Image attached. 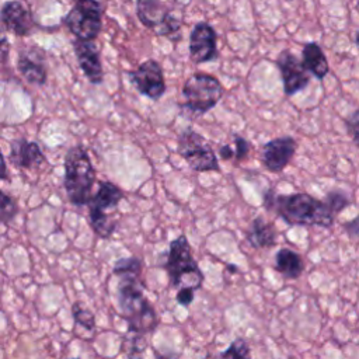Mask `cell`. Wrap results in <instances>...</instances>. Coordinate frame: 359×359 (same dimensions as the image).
I'll list each match as a JSON object with an SVG mask.
<instances>
[{"mask_svg":"<svg viewBox=\"0 0 359 359\" xmlns=\"http://www.w3.org/2000/svg\"><path fill=\"white\" fill-rule=\"evenodd\" d=\"M264 208L275 212L289 226H317L330 229L334 224L335 215L328 205L310 194H276L266 189L262 196Z\"/></svg>","mask_w":359,"mask_h":359,"instance_id":"cell-1","label":"cell"},{"mask_svg":"<svg viewBox=\"0 0 359 359\" xmlns=\"http://www.w3.org/2000/svg\"><path fill=\"white\" fill-rule=\"evenodd\" d=\"M116 304L121 317L128 324V332L144 335L157 328L158 317L144 294L146 285L137 273L118 276Z\"/></svg>","mask_w":359,"mask_h":359,"instance_id":"cell-2","label":"cell"},{"mask_svg":"<svg viewBox=\"0 0 359 359\" xmlns=\"http://www.w3.org/2000/svg\"><path fill=\"white\" fill-rule=\"evenodd\" d=\"M95 170L87 150L77 144L67 150L65 156L63 187L67 199L74 206H86L93 198Z\"/></svg>","mask_w":359,"mask_h":359,"instance_id":"cell-3","label":"cell"},{"mask_svg":"<svg viewBox=\"0 0 359 359\" xmlns=\"http://www.w3.org/2000/svg\"><path fill=\"white\" fill-rule=\"evenodd\" d=\"M163 268L167 272L170 286L174 289L189 286L198 290L203 285L205 275L192 257L191 245L185 234H180L170 241Z\"/></svg>","mask_w":359,"mask_h":359,"instance_id":"cell-4","label":"cell"},{"mask_svg":"<svg viewBox=\"0 0 359 359\" xmlns=\"http://www.w3.org/2000/svg\"><path fill=\"white\" fill-rule=\"evenodd\" d=\"M123 199V191L111 181H101L93 195L88 206V224L93 231L104 240H108L116 230L118 220L112 213L116 212Z\"/></svg>","mask_w":359,"mask_h":359,"instance_id":"cell-5","label":"cell"},{"mask_svg":"<svg viewBox=\"0 0 359 359\" xmlns=\"http://www.w3.org/2000/svg\"><path fill=\"white\" fill-rule=\"evenodd\" d=\"M223 86L220 80L212 74L196 72L191 74L182 86L184 104L181 109L192 116H199L216 107L223 97Z\"/></svg>","mask_w":359,"mask_h":359,"instance_id":"cell-6","label":"cell"},{"mask_svg":"<svg viewBox=\"0 0 359 359\" xmlns=\"http://www.w3.org/2000/svg\"><path fill=\"white\" fill-rule=\"evenodd\" d=\"M177 151L196 172L220 170L213 147L205 136L195 132L192 128H187L180 133Z\"/></svg>","mask_w":359,"mask_h":359,"instance_id":"cell-7","label":"cell"},{"mask_svg":"<svg viewBox=\"0 0 359 359\" xmlns=\"http://www.w3.org/2000/svg\"><path fill=\"white\" fill-rule=\"evenodd\" d=\"M136 15L157 36L171 41L181 39V21L161 0H136Z\"/></svg>","mask_w":359,"mask_h":359,"instance_id":"cell-8","label":"cell"},{"mask_svg":"<svg viewBox=\"0 0 359 359\" xmlns=\"http://www.w3.org/2000/svg\"><path fill=\"white\" fill-rule=\"evenodd\" d=\"M69 31L83 41H94L102 28V6L98 0H84L74 6L65 15Z\"/></svg>","mask_w":359,"mask_h":359,"instance_id":"cell-9","label":"cell"},{"mask_svg":"<svg viewBox=\"0 0 359 359\" xmlns=\"http://www.w3.org/2000/svg\"><path fill=\"white\" fill-rule=\"evenodd\" d=\"M129 80L144 97L157 101L165 93V80L161 65L154 59L142 62L135 70L129 72Z\"/></svg>","mask_w":359,"mask_h":359,"instance_id":"cell-10","label":"cell"},{"mask_svg":"<svg viewBox=\"0 0 359 359\" xmlns=\"http://www.w3.org/2000/svg\"><path fill=\"white\" fill-rule=\"evenodd\" d=\"M275 65L279 69L283 83V93L286 95H294L296 93L304 90L310 83V74L303 62L299 60V57L289 49H285L278 55Z\"/></svg>","mask_w":359,"mask_h":359,"instance_id":"cell-11","label":"cell"},{"mask_svg":"<svg viewBox=\"0 0 359 359\" xmlns=\"http://www.w3.org/2000/svg\"><path fill=\"white\" fill-rule=\"evenodd\" d=\"M189 57L195 65L217 57V34L209 22L199 21L194 25L189 34Z\"/></svg>","mask_w":359,"mask_h":359,"instance_id":"cell-12","label":"cell"},{"mask_svg":"<svg viewBox=\"0 0 359 359\" xmlns=\"http://www.w3.org/2000/svg\"><path fill=\"white\" fill-rule=\"evenodd\" d=\"M297 143L292 136H280L266 142L261 149V163L271 172L283 171L292 161Z\"/></svg>","mask_w":359,"mask_h":359,"instance_id":"cell-13","label":"cell"},{"mask_svg":"<svg viewBox=\"0 0 359 359\" xmlns=\"http://www.w3.org/2000/svg\"><path fill=\"white\" fill-rule=\"evenodd\" d=\"M73 50L79 63V67L91 84H101L104 80V69L100 57L98 46L94 41H73Z\"/></svg>","mask_w":359,"mask_h":359,"instance_id":"cell-14","label":"cell"},{"mask_svg":"<svg viewBox=\"0 0 359 359\" xmlns=\"http://www.w3.org/2000/svg\"><path fill=\"white\" fill-rule=\"evenodd\" d=\"M0 17L3 28L17 36L28 35L34 27V20L28 7L20 0L4 1Z\"/></svg>","mask_w":359,"mask_h":359,"instance_id":"cell-15","label":"cell"},{"mask_svg":"<svg viewBox=\"0 0 359 359\" xmlns=\"http://www.w3.org/2000/svg\"><path fill=\"white\" fill-rule=\"evenodd\" d=\"M17 69L20 74L32 86L42 87L48 80L45 57L39 48H25L18 52Z\"/></svg>","mask_w":359,"mask_h":359,"instance_id":"cell-16","label":"cell"},{"mask_svg":"<svg viewBox=\"0 0 359 359\" xmlns=\"http://www.w3.org/2000/svg\"><path fill=\"white\" fill-rule=\"evenodd\" d=\"M8 160L20 170L38 168L46 163V157L39 144L36 142L27 140L25 137H17L10 143Z\"/></svg>","mask_w":359,"mask_h":359,"instance_id":"cell-17","label":"cell"},{"mask_svg":"<svg viewBox=\"0 0 359 359\" xmlns=\"http://www.w3.org/2000/svg\"><path fill=\"white\" fill-rule=\"evenodd\" d=\"M276 237L275 224L265 220L264 216H255L245 231V240L254 248H271L276 244Z\"/></svg>","mask_w":359,"mask_h":359,"instance_id":"cell-18","label":"cell"},{"mask_svg":"<svg viewBox=\"0 0 359 359\" xmlns=\"http://www.w3.org/2000/svg\"><path fill=\"white\" fill-rule=\"evenodd\" d=\"M302 62L307 72L317 80H323L330 73L327 56L317 42H307L302 49Z\"/></svg>","mask_w":359,"mask_h":359,"instance_id":"cell-19","label":"cell"},{"mask_svg":"<svg viewBox=\"0 0 359 359\" xmlns=\"http://www.w3.org/2000/svg\"><path fill=\"white\" fill-rule=\"evenodd\" d=\"M273 268L285 279H297L304 271V261L302 255L294 250L282 247L275 254Z\"/></svg>","mask_w":359,"mask_h":359,"instance_id":"cell-20","label":"cell"},{"mask_svg":"<svg viewBox=\"0 0 359 359\" xmlns=\"http://www.w3.org/2000/svg\"><path fill=\"white\" fill-rule=\"evenodd\" d=\"M213 359H252L251 348L243 337H238L231 341V344L224 351L217 353Z\"/></svg>","mask_w":359,"mask_h":359,"instance_id":"cell-21","label":"cell"},{"mask_svg":"<svg viewBox=\"0 0 359 359\" xmlns=\"http://www.w3.org/2000/svg\"><path fill=\"white\" fill-rule=\"evenodd\" d=\"M72 317L76 325L83 327L84 330L93 332L95 330V316L91 310L83 307L79 302L72 304Z\"/></svg>","mask_w":359,"mask_h":359,"instance_id":"cell-22","label":"cell"},{"mask_svg":"<svg viewBox=\"0 0 359 359\" xmlns=\"http://www.w3.org/2000/svg\"><path fill=\"white\" fill-rule=\"evenodd\" d=\"M143 264L137 257H126V258H119L114 262L112 266V273L115 276H122L128 273H142Z\"/></svg>","mask_w":359,"mask_h":359,"instance_id":"cell-23","label":"cell"},{"mask_svg":"<svg viewBox=\"0 0 359 359\" xmlns=\"http://www.w3.org/2000/svg\"><path fill=\"white\" fill-rule=\"evenodd\" d=\"M324 202L328 205L334 215H338L351 205L349 196L342 189H331L327 192Z\"/></svg>","mask_w":359,"mask_h":359,"instance_id":"cell-24","label":"cell"},{"mask_svg":"<svg viewBox=\"0 0 359 359\" xmlns=\"http://www.w3.org/2000/svg\"><path fill=\"white\" fill-rule=\"evenodd\" d=\"M18 213V205L13 196L7 192H1V203H0V219L3 224L10 223Z\"/></svg>","mask_w":359,"mask_h":359,"instance_id":"cell-25","label":"cell"},{"mask_svg":"<svg viewBox=\"0 0 359 359\" xmlns=\"http://www.w3.org/2000/svg\"><path fill=\"white\" fill-rule=\"evenodd\" d=\"M345 129L353 144L359 149V108L353 109L344 118Z\"/></svg>","mask_w":359,"mask_h":359,"instance_id":"cell-26","label":"cell"},{"mask_svg":"<svg viewBox=\"0 0 359 359\" xmlns=\"http://www.w3.org/2000/svg\"><path fill=\"white\" fill-rule=\"evenodd\" d=\"M233 153H234V161H243L247 156H248V153H250V150H251V143L245 139V137H243V136H240V135H237V133H234L233 135Z\"/></svg>","mask_w":359,"mask_h":359,"instance_id":"cell-27","label":"cell"},{"mask_svg":"<svg viewBox=\"0 0 359 359\" xmlns=\"http://www.w3.org/2000/svg\"><path fill=\"white\" fill-rule=\"evenodd\" d=\"M122 348H125L129 359H142L144 348H146V342L143 341V335L135 334V338L130 341V344L129 345L125 344V346L122 345Z\"/></svg>","mask_w":359,"mask_h":359,"instance_id":"cell-28","label":"cell"},{"mask_svg":"<svg viewBox=\"0 0 359 359\" xmlns=\"http://www.w3.org/2000/svg\"><path fill=\"white\" fill-rule=\"evenodd\" d=\"M195 299V289L189 287V286H184L181 289H178L177 294H175V302L182 306V307H189L191 303Z\"/></svg>","mask_w":359,"mask_h":359,"instance_id":"cell-29","label":"cell"},{"mask_svg":"<svg viewBox=\"0 0 359 359\" xmlns=\"http://www.w3.org/2000/svg\"><path fill=\"white\" fill-rule=\"evenodd\" d=\"M342 229L351 238H358L359 237V215L348 222H344Z\"/></svg>","mask_w":359,"mask_h":359,"instance_id":"cell-30","label":"cell"},{"mask_svg":"<svg viewBox=\"0 0 359 359\" xmlns=\"http://www.w3.org/2000/svg\"><path fill=\"white\" fill-rule=\"evenodd\" d=\"M217 154L220 156V158L226 161H234V153L230 144H220L217 149Z\"/></svg>","mask_w":359,"mask_h":359,"instance_id":"cell-31","label":"cell"},{"mask_svg":"<svg viewBox=\"0 0 359 359\" xmlns=\"http://www.w3.org/2000/svg\"><path fill=\"white\" fill-rule=\"evenodd\" d=\"M7 55H8V42H7V38L3 36L1 38V60H3V63L7 62Z\"/></svg>","mask_w":359,"mask_h":359,"instance_id":"cell-32","label":"cell"},{"mask_svg":"<svg viewBox=\"0 0 359 359\" xmlns=\"http://www.w3.org/2000/svg\"><path fill=\"white\" fill-rule=\"evenodd\" d=\"M353 41H355V45H356V48L359 49V29L355 32V39H353Z\"/></svg>","mask_w":359,"mask_h":359,"instance_id":"cell-33","label":"cell"},{"mask_svg":"<svg viewBox=\"0 0 359 359\" xmlns=\"http://www.w3.org/2000/svg\"><path fill=\"white\" fill-rule=\"evenodd\" d=\"M227 268H229V272H231V273L237 272V269H238L236 265H227Z\"/></svg>","mask_w":359,"mask_h":359,"instance_id":"cell-34","label":"cell"},{"mask_svg":"<svg viewBox=\"0 0 359 359\" xmlns=\"http://www.w3.org/2000/svg\"><path fill=\"white\" fill-rule=\"evenodd\" d=\"M74 3H80V1H84V0H73Z\"/></svg>","mask_w":359,"mask_h":359,"instance_id":"cell-35","label":"cell"},{"mask_svg":"<svg viewBox=\"0 0 359 359\" xmlns=\"http://www.w3.org/2000/svg\"><path fill=\"white\" fill-rule=\"evenodd\" d=\"M72 359H76V358H72Z\"/></svg>","mask_w":359,"mask_h":359,"instance_id":"cell-36","label":"cell"}]
</instances>
